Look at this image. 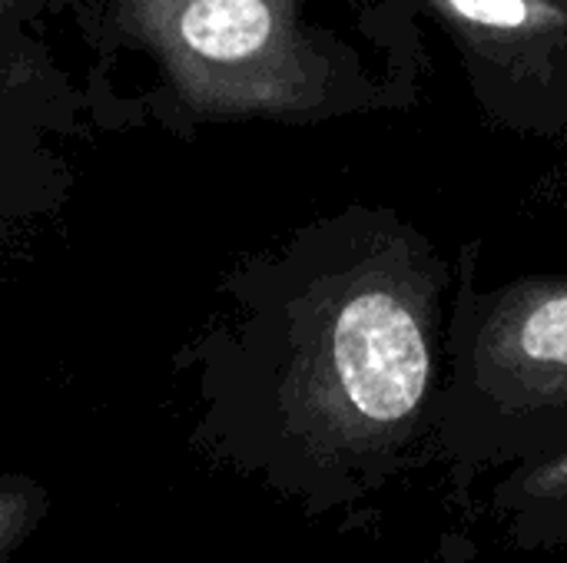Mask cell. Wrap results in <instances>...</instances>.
I'll list each match as a JSON object with an SVG mask.
<instances>
[{
    "label": "cell",
    "instance_id": "cell-1",
    "mask_svg": "<svg viewBox=\"0 0 567 563\" xmlns=\"http://www.w3.org/2000/svg\"><path fill=\"white\" fill-rule=\"evenodd\" d=\"M452 269L415 232L379 236L329 275L289 368L292 415L316 455L385 478L435 455Z\"/></svg>",
    "mask_w": 567,
    "mask_h": 563
},
{
    "label": "cell",
    "instance_id": "cell-2",
    "mask_svg": "<svg viewBox=\"0 0 567 563\" xmlns=\"http://www.w3.org/2000/svg\"><path fill=\"white\" fill-rule=\"evenodd\" d=\"M567 448V279L525 275L475 289L462 256V289L445 325L435 455L472 478Z\"/></svg>",
    "mask_w": 567,
    "mask_h": 563
},
{
    "label": "cell",
    "instance_id": "cell-3",
    "mask_svg": "<svg viewBox=\"0 0 567 563\" xmlns=\"http://www.w3.org/2000/svg\"><path fill=\"white\" fill-rule=\"evenodd\" d=\"M508 544L567 554V448L515 465L488 494Z\"/></svg>",
    "mask_w": 567,
    "mask_h": 563
},
{
    "label": "cell",
    "instance_id": "cell-4",
    "mask_svg": "<svg viewBox=\"0 0 567 563\" xmlns=\"http://www.w3.org/2000/svg\"><path fill=\"white\" fill-rule=\"evenodd\" d=\"M183 46L209 63H239L262 53L276 33L269 0H186L176 17Z\"/></svg>",
    "mask_w": 567,
    "mask_h": 563
},
{
    "label": "cell",
    "instance_id": "cell-5",
    "mask_svg": "<svg viewBox=\"0 0 567 563\" xmlns=\"http://www.w3.org/2000/svg\"><path fill=\"white\" fill-rule=\"evenodd\" d=\"M43 511V494L33 484L7 481L0 484V561L27 538Z\"/></svg>",
    "mask_w": 567,
    "mask_h": 563
},
{
    "label": "cell",
    "instance_id": "cell-6",
    "mask_svg": "<svg viewBox=\"0 0 567 563\" xmlns=\"http://www.w3.org/2000/svg\"><path fill=\"white\" fill-rule=\"evenodd\" d=\"M458 17L492 27V30H518L528 23L525 0H445Z\"/></svg>",
    "mask_w": 567,
    "mask_h": 563
}]
</instances>
